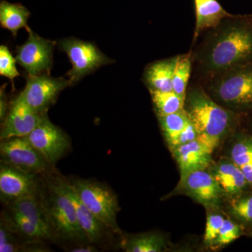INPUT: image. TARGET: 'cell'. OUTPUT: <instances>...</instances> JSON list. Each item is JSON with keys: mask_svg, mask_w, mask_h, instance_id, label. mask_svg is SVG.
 I'll return each instance as SVG.
<instances>
[{"mask_svg": "<svg viewBox=\"0 0 252 252\" xmlns=\"http://www.w3.org/2000/svg\"><path fill=\"white\" fill-rule=\"evenodd\" d=\"M213 150L199 140L182 144L172 150L178 163L180 180L190 172L205 170L212 162Z\"/></svg>", "mask_w": 252, "mask_h": 252, "instance_id": "obj_15", "label": "cell"}, {"mask_svg": "<svg viewBox=\"0 0 252 252\" xmlns=\"http://www.w3.org/2000/svg\"><path fill=\"white\" fill-rule=\"evenodd\" d=\"M242 230L240 225L230 220H225L220 228L218 238L217 239L216 246H223L233 243L236 239L240 238Z\"/></svg>", "mask_w": 252, "mask_h": 252, "instance_id": "obj_30", "label": "cell"}, {"mask_svg": "<svg viewBox=\"0 0 252 252\" xmlns=\"http://www.w3.org/2000/svg\"><path fill=\"white\" fill-rule=\"evenodd\" d=\"M29 10L19 3H10L1 0L0 2V23L1 28L11 31L14 36L17 35L18 30L28 27V18L31 16Z\"/></svg>", "mask_w": 252, "mask_h": 252, "instance_id": "obj_21", "label": "cell"}, {"mask_svg": "<svg viewBox=\"0 0 252 252\" xmlns=\"http://www.w3.org/2000/svg\"><path fill=\"white\" fill-rule=\"evenodd\" d=\"M191 70V61L189 56H180L176 65L173 78L172 89L175 94L185 99L187 95V87Z\"/></svg>", "mask_w": 252, "mask_h": 252, "instance_id": "obj_26", "label": "cell"}, {"mask_svg": "<svg viewBox=\"0 0 252 252\" xmlns=\"http://www.w3.org/2000/svg\"><path fill=\"white\" fill-rule=\"evenodd\" d=\"M44 177L48 192L47 194L42 192V198L56 238L69 241H89L79 224L70 199L58 185L52 173Z\"/></svg>", "mask_w": 252, "mask_h": 252, "instance_id": "obj_4", "label": "cell"}, {"mask_svg": "<svg viewBox=\"0 0 252 252\" xmlns=\"http://www.w3.org/2000/svg\"><path fill=\"white\" fill-rule=\"evenodd\" d=\"M160 127L172 151L177 147V141L189 120L185 109L167 115H158Z\"/></svg>", "mask_w": 252, "mask_h": 252, "instance_id": "obj_24", "label": "cell"}, {"mask_svg": "<svg viewBox=\"0 0 252 252\" xmlns=\"http://www.w3.org/2000/svg\"><path fill=\"white\" fill-rule=\"evenodd\" d=\"M198 133L193 123L190 122L189 119L187 126H185V129L182 131L179 137L178 141H177V147L189 143V142H193L194 140H198ZM175 147V148H176Z\"/></svg>", "mask_w": 252, "mask_h": 252, "instance_id": "obj_31", "label": "cell"}, {"mask_svg": "<svg viewBox=\"0 0 252 252\" xmlns=\"http://www.w3.org/2000/svg\"><path fill=\"white\" fill-rule=\"evenodd\" d=\"M252 23L250 18L232 15L212 28L195 53L201 70L212 77L252 63Z\"/></svg>", "mask_w": 252, "mask_h": 252, "instance_id": "obj_1", "label": "cell"}, {"mask_svg": "<svg viewBox=\"0 0 252 252\" xmlns=\"http://www.w3.org/2000/svg\"><path fill=\"white\" fill-rule=\"evenodd\" d=\"M9 106L10 104L5 93V85H4L1 86V91H0V119L1 122H4L5 118L7 115Z\"/></svg>", "mask_w": 252, "mask_h": 252, "instance_id": "obj_32", "label": "cell"}, {"mask_svg": "<svg viewBox=\"0 0 252 252\" xmlns=\"http://www.w3.org/2000/svg\"><path fill=\"white\" fill-rule=\"evenodd\" d=\"M225 219L220 214H210L207 216L204 243L207 246H213L216 243L220 228Z\"/></svg>", "mask_w": 252, "mask_h": 252, "instance_id": "obj_29", "label": "cell"}, {"mask_svg": "<svg viewBox=\"0 0 252 252\" xmlns=\"http://www.w3.org/2000/svg\"><path fill=\"white\" fill-rule=\"evenodd\" d=\"M194 5L196 18L195 39L205 30L216 27L225 18L232 16L217 0H194Z\"/></svg>", "mask_w": 252, "mask_h": 252, "instance_id": "obj_20", "label": "cell"}, {"mask_svg": "<svg viewBox=\"0 0 252 252\" xmlns=\"http://www.w3.org/2000/svg\"><path fill=\"white\" fill-rule=\"evenodd\" d=\"M251 236L252 237V233H251Z\"/></svg>", "mask_w": 252, "mask_h": 252, "instance_id": "obj_35", "label": "cell"}, {"mask_svg": "<svg viewBox=\"0 0 252 252\" xmlns=\"http://www.w3.org/2000/svg\"><path fill=\"white\" fill-rule=\"evenodd\" d=\"M69 181L83 203L97 220L109 231L119 233L117 217L120 207L116 194L103 184L94 181L81 179Z\"/></svg>", "mask_w": 252, "mask_h": 252, "instance_id": "obj_5", "label": "cell"}, {"mask_svg": "<svg viewBox=\"0 0 252 252\" xmlns=\"http://www.w3.org/2000/svg\"><path fill=\"white\" fill-rule=\"evenodd\" d=\"M97 249L94 246L91 245H82V246L75 247V248L71 249L69 252H97Z\"/></svg>", "mask_w": 252, "mask_h": 252, "instance_id": "obj_33", "label": "cell"}, {"mask_svg": "<svg viewBox=\"0 0 252 252\" xmlns=\"http://www.w3.org/2000/svg\"><path fill=\"white\" fill-rule=\"evenodd\" d=\"M184 109L198 131V140L212 150L235 124V112L217 103L201 88H192L187 93Z\"/></svg>", "mask_w": 252, "mask_h": 252, "instance_id": "obj_2", "label": "cell"}, {"mask_svg": "<svg viewBox=\"0 0 252 252\" xmlns=\"http://www.w3.org/2000/svg\"><path fill=\"white\" fill-rule=\"evenodd\" d=\"M157 115H167L182 110L185 107V99L174 91H149Z\"/></svg>", "mask_w": 252, "mask_h": 252, "instance_id": "obj_25", "label": "cell"}, {"mask_svg": "<svg viewBox=\"0 0 252 252\" xmlns=\"http://www.w3.org/2000/svg\"><path fill=\"white\" fill-rule=\"evenodd\" d=\"M45 114L34 111L18 95L10 103L9 112L1 124L0 139L26 137L39 125Z\"/></svg>", "mask_w": 252, "mask_h": 252, "instance_id": "obj_12", "label": "cell"}, {"mask_svg": "<svg viewBox=\"0 0 252 252\" xmlns=\"http://www.w3.org/2000/svg\"><path fill=\"white\" fill-rule=\"evenodd\" d=\"M59 47L66 53L72 64V69L66 74L69 77L70 86L99 67L114 63L93 43L76 38L61 39Z\"/></svg>", "mask_w": 252, "mask_h": 252, "instance_id": "obj_6", "label": "cell"}, {"mask_svg": "<svg viewBox=\"0 0 252 252\" xmlns=\"http://www.w3.org/2000/svg\"><path fill=\"white\" fill-rule=\"evenodd\" d=\"M180 187L189 196L207 207L220 206L224 195L211 172L206 169L189 173L180 180Z\"/></svg>", "mask_w": 252, "mask_h": 252, "instance_id": "obj_13", "label": "cell"}, {"mask_svg": "<svg viewBox=\"0 0 252 252\" xmlns=\"http://www.w3.org/2000/svg\"><path fill=\"white\" fill-rule=\"evenodd\" d=\"M26 137L52 165L65 154L71 144L67 134L53 124L47 114L43 117L39 125Z\"/></svg>", "mask_w": 252, "mask_h": 252, "instance_id": "obj_11", "label": "cell"}, {"mask_svg": "<svg viewBox=\"0 0 252 252\" xmlns=\"http://www.w3.org/2000/svg\"><path fill=\"white\" fill-rule=\"evenodd\" d=\"M0 156L1 162L41 177L54 171V165L32 145L26 137L1 140Z\"/></svg>", "mask_w": 252, "mask_h": 252, "instance_id": "obj_7", "label": "cell"}, {"mask_svg": "<svg viewBox=\"0 0 252 252\" xmlns=\"http://www.w3.org/2000/svg\"><path fill=\"white\" fill-rule=\"evenodd\" d=\"M41 177L1 162L0 198L1 202L6 205L23 197L42 193Z\"/></svg>", "mask_w": 252, "mask_h": 252, "instance_id": "obj_9", "label": "cell"}, {"mask_svg": "<svg viewBox=\"0 0 252 252\" xmlns=\"http://www.w3.org/2000/svg\"><path fill=\"white\" fill-rule=\"evenodd\" d=\"M28 33L27 41L16 48V62L24 68L27 75L50 74L56 41L41 37L32 30Z\"/></svg>", "mask_w": 252, "mask_h": 252, "instance_id": "obj_10", "label": "cell"}, {"mask_svg": "<svg viewBox=\"0 0 252 252\" xmlns=\"http://www.w3.org/2000/svg\"><path fill=\"white\" fill-rule=\"evenodd\" d=\"M207 90L217 103L232 112H252V63L212 76Z\"/></svg>", "mask_w": 252, "mask_h": 252, "instance_id": "obj_3", "label": "cell"}, {"mask_svg": "<svg viewBox=\"0 0 252 252\" xmlns=\"http://www.w3.org/2000/svg\"><path fill=\"white\" fill-rule=\"evenodd\" d=\"M54 177L59 187L72 201L79 224L89 243L94 244L102 241L106 233L109 232L108 228L97 220V217L83 203L69 180L59 176H54Z\"/></svg>", "mask_w": 252, "mask_h": 252, "instance_id": "obj_14", "label": "cell"}, {"mask_svg": "<svg viewBox=\"0 0 252 252\" xmlns=\"http://www.w3.org/2000/svg\"><path fill=\"white\" fill-rule=\"evenodd\" d=\"M180 56L151 63L144 72V81L149 91L170 92L172 78Z\"/></svg>", "mask_w": 252, "mask_h": 252, "instance_id": "obj_17", "label": "cell"}, {"mask_svg": "<svg viewBox=\"0 0 252 252\" xmlns=\"http://www.w3.org/2000/svg\"><path fill=\"white\" fill-rule=\"evenodd\" d=\"M251 127H252V122H251Z\"/></svg>", "mask_w": 252, "mask_h": 252, "instance_id": "obj_34", "label": "cell"}, {"mask_svg": "<svg viewBox=\"0 0 252 252\" xmlns=\"http://www.w3.org/2000/svg\"><path fill=\"white\" fill-rule=\"evenodd\" d=\"M1 217L15 234L24 239L26 242H43L56 239L51 232L9 209L2 211Z\"/></svg>", "mask_w": 252, "mask_h": 252, "instance_id": "obj_18", "label": "cell"}, {"mask_svg": "<svg viewBox=\"0 0 252 252\" xmlns=\"http://www.w3.org/2000/svg\"><path fill=\"white\" fill-rule=\"evenodd\" d=\"M69 86V79L52 77L49 74L27 75L24 90L19 95L32 109L45 114L56 102L61 91Z\"/></svg>", "mask_w": 252, "mask_h": 252, "instance_id": "obj_8", "label": "cell"}, {"mask_svg": "<svg viewBox=\"0 0 252 252\" xmlns=\"http://www.w3.org/2000/svg\"><path fill=\"white\" fill-rule=\"evenodd\" d=\"M6 207L7 209L23 215L55 235L43 200L42 193L18 199L6 205Z\"/></svg>", "mask_w": 252, "mask_h": 252, "instance_id": "obj_19", "label": "cell"}, {"mask_svg": "<svg viewBox=\"0 0 252 252\" xmlns=\"http://www.w3.org/2000/svg\"><path fill=\"white\" fill-rule=\"evenodd\" d=\"M16 60L6 46H0V75L9 78L14 88L15 78L21 75L16 68Z\"/></svg>", "mask_w": 252, "mask_h": 252, "instance_id": "obj_28", "label": "cell"}, {"mask_svg": "<svg viewBox=\"0 0 252 252\" xmlns=\"http://www.w3.org/2000/svg\"><path fill=\"white\" fill-rule=\"evenodd\" d=\"M230 212L240 221L247 224L252 223V192H245L233 199Z\"/></svg>", "mask_w": 252, "mask_h": 252, "instance_id": "obj_27", "label": "cell"}, {"mask_svg": "<svg viewBox=\"0 0 252 252\" xmlns=\"http://www.w3.org/2000/svg\"><path fill=\"white\" fill-rule=\"evenodd\" d=\"M166 238L158 233L133 235L123 240L121 246L127 252H162L167 249Z\"/></svg>", "mask_w": 252, "mask_h": 252, "instance_id": "obj_22", "label": "cell"}, {"mask_svg": "<svg viewBox=\"0 0 252 252\" xmlns=\"http://www.w3.org/2000/svg\"><path fill=\"white\" fill-rule=\"evenodd\" d=\"M210 172L223 194L231 198L245 193L250 187L241 169L230 159L219 162Z\"/></svg>", "mask_w": 252, "mask_h": 252, "instance_id": "obj_16", "label": "cell"}, {"mask_svg": "<svg viewBox=\"0 0 252 252\" xmlns=\"http://www.w3.org/2000/svg\"><path fill=\"white\" fill-rule=\"evenodd\" d=\"M230 159L243 172L252 187V135H239L230 150Z\"/></svg>", "mask_w": 252, "mask_h": 252, "instance_id": "obj_23", "label": "cell"}]
</instances>
